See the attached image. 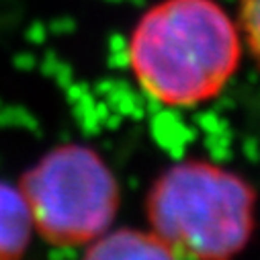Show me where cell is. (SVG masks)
<instances>
[{
	"label": "cell",
	"instance_id": "8992f818",
	"mask_svg": "<svg viewBox=\"0 0 260 260\" xmlns=\"http://www.w3.org/2000/svg\"><path fill=\"white\" fill-rule=\"evenodd\" d=\"M238 27L244 49L254 57L260 68V0H238Z\"/></svg>",
	"mask_w": 260,
	"mask_h": 260
},
{
	"label": "cell",
	"instance_id": "7a4b0ae2",
	"mask_svg": "<svg viewBox=\"0 0 260 260\" xmlns=\"http://www.w3.org/2000/svg\"><path fill=\"white\" fill-rule=\"evenodd\" d=\"M146 215L150 232L178 260H232L252 238L256 192L230 168L182 160L152 184Z\"/></svg>",
	"mask_w": 260,
	"mask_h": 260
},
{
	"label": "cell",
	"instance_id": "6da1fadb",
	"mask_svg": "<svg viewBox=\"0 0 260 260\" xmlns=\"http://www.w3.org/2000/svg\"><path fill=\"white\" fill-rule=\"evenodd\" d=\"M244 53L238 21L217 0H160L136 23L127 63L162 107L192 109L232 82Z\"/></svg>",
	"mask_w": 260,
	"mask_h": 260
},
{
	"label": "cell",
	"instance_id": "277c9868",
	"mask_svg": "<svg viewBox=\"0 0 260 260\" xmlns=\"http://www.w3.org/2000/svg\"><path fill=\"white\" fill-rule=\"evenodd\" d=\"M82 260H178V256L152 232H105L88 246Z\"/></svg>",
	"mask_w": 260,
	"mask_h": 260
},
{
	"label": "cell",
	"instance_id": "5b68a950",
	"mask_svg": "<svg viewBox=\"0 0 260 260\" xmlns=\"http://www.w3.org/2000/svg\"><path fill=\"white\" fill-rule=\"evenodd\" d=\"M33 234L23 194L17 186L0 180V260H21Z\"/></svg>",
	"mask_w": 260,
	"mask_h": 260
},
{
	"label": "cell",
	"instance_id": "3957f363",
	"mask_svg": "<svg viewBox=\"0 0 260 260\" xmlns=\"http://www.w3.org/2000/svg\"><path fill=\"white\" fill-rule=\"evenodd\" d=\"M33 232L53 246H88L109 232L119 209V182L99 152L63 144L41 156L17 186Z\"/></svg>",
	"mask_w": 260,
	"mask_h": 260
}]
</instances>
